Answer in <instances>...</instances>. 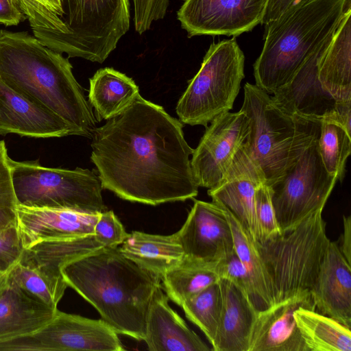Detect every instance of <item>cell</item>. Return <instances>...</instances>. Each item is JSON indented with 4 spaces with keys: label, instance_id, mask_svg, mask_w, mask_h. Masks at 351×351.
<instances>
[{
    "label": "cell",
    "instance_id": "603a6c76",
    "mask_svg": "<svg viewBox=\"0 0 351 351\" xmlns=\"http://www.w3.org/2000/svg\"><path fill=\"white\" fill-rule=\"evenodd\" d=\"M219 284L222 308L212 350L249 351L258 310L244 289L226 279H219Z\"/></svg>",
    "mask_w": 351,
    "mask_h": 351
},
{
    "label": "cell",
    "instance_id": "8992f818",
    "mask_svg": "<svg viewBox=\"0 0 351 351\" xmlns=\"http://www.w3.org/2000/svg\"><path fill=\"white\" fill-rule=\"evenodd\" d=\"M322 214L316 212L290 232L258 244L273 304L312 289L330 241Z\"/></svg>",
    "mask_w": 351,
    "mask_h": 351
},
{
    "label": "cell",
    "instance_id": "9c48e42d",
    "mask_svg": "<svg viewBox=\"0 0 351 351\" xmlns=\"http://www.w3.org/2000/svg\"><path fill=\"white\" fill-rule=\"evenodd\" d=\"M66 33L55 51L103 63L130 29V0H59Z\"/></svg>",
    "mask_w": 351,
    "mask_h": 351
},
{
    "label": "cell",
    "instance_id": "8fae6325",
    "mask_svg": "<svg viewBox=\"0 0 351 351\" xmlns=\"http://www.w3.org/2000/svg\"><path fill=\"white\" fill-rule=\"evenodd\" d=\"M118 334L105 322L57 309L53 317L28 335L0 342V351H122Z\"/></svg>",
    "mask_w": 351,
    "mask_h": 351
},
{
    "label": "cell",
    "instance_id": "4316f807",
    "mask_svg": "<svg viewBox=\"0 0 351 351\" xmlns=\"http://www.w3.org/2000/svg\"><path fill=\"white\" fill-rule=\"evenodd\" d=\"M138 94L135 82L113 68L101 69L89 80L88 102L95 108L98 121L119 114Z\"/></svg>",
    "mask_w": 351,
    "mask_h": 351
},
{
    "label": "cell",
    "instance_id": "1f68e13d",
    "mask_svg": "<svg viewBox=\"0 0 351 351\" xmlns=\"http://www.w3.org/2000/svg\"><path fill=\"white\" fill-rule=\"evenodd\" d=\"M318 152L326 171L342 182L351 153V138L343 126L332 120L321 121Z\"/></svg>",
    "mask_w": 351,
    "mask_h": 351
},
{
    "label": "cell",
    "instance_id": "4fadbf2b",
    "mask_svg": "<svg viewBox=\"0 0 351 351\" xmlns=\"http://www.w3.org/2000/svg\"><path fill=\"white\" fill-rule=\"evenodd\" d=\"M193 149L191 166L198 186L211 189L221 180L249 133V120L241 111L214 119Z\"/></svg>",
    "mask_w": 351,
    "mask_h": 351
},
{
    "label": "cell",
    "instance_id": "d4e9b609",
    "mask_svg": "<svg viewBox=\"0 0 351 351\" xmlns=\"http://www.w3.org/2000/svg\"><path fill=\"white\" fill-rule=\"evenodd\" d=\"M351 7L317 62L323 88L337 101H351Z\"/></svg>",
    "mask_w": 351,
    "mask_h": 351
},
{
    "label": "cell",
    "instance_id": "277c9868",
    "mask_svg": "<svg viewBox=\"0 0 351 351\" xmlns=\"http://www.w3.org/2000/svg\"><path fill=\"white\" fill-rule=\"evenodd\" d=\"M350 0H298L266 24L263 47L255 61L256 86L273 94L339 26Z\"/></svg>",
    "mask_w": 351,
    "mask_h": 351
},
{
    "label": "cell",
    "instance_id": "d590c367",
    "mask_svg": "<svg viewBox=\"0 0 351 351\" xmlns=\"http://www.w3.org/2000/svg\"><path fill=\"white\" fill-rule=\"evenodd\" d=\"M258 244H262L281 234L273 208L269 187L263 183L254 193Z\"/></svg>",
    "mask_w": 351,
    "mask_h": 351
},
{
    "label": "cell",
    "instance_id": "f6af8a7d",
    "mask_svg": "<svg viewBox=\"0 0 351 351\" xmlns=\"http://www.w3.org/2000/svg\"></svg>",
    "mask_w": 351,
    "mask_h": 351
},
{
    "label": "cell",
    "instance_id": "7402d4cb",
    "mask_svg": "<svg viewBox=\"0 0 351 351\" xmlns=\"http://www.w3.org/2000/svg\"><path fill=\"white\" fill-rule=\"evenodd\" d=\"M143 341L150 351L212 350L170 307L161 286L151 301Z\"/></svg>",
    "mask_w": 351,
    "mask_h": 351
},
{
    "label": "cell",
    "instance_id": "3957f363",
    "mask_svg": "<svg viewBox=\"0 0 351 351\" xmlns=\"http://www.w3.org/2000/svg\"><path fill=\"white\" fill-rule=\"evenodd\" d=\"M68 287L99 312L117 334L144 340L146 320L161 279L125 256L117 247H101L61 269Z\"/></svg>",
    "mask_w": 351,
    "mask_h": 351
},
{
    "label": "cell",
    "instance_id": "ffe728a7",
    "mask_svg": "<svg viewBox=\"0 0 351 351\" xmlns=\"http://www.w3.org/2000/svg\"><path fill=\"white\" fill-rule=\"evenodd\" d=\"M9 133L34 138L75 135L61 117L20 95L0 80V134Z\"/></svg>",
    "mask_w": 351,
    "mask_h": 351
},
{
    "label": "cell",
    "instance_id": "484cf974",
    "mask_svg": "<svg viewBox=\"0 0 351 351\" xmlns=\"http://www.w3.org/2000/svg\"><path fill=\"white\" fill-rule=\"evenodd\" d=\"M119 249L125 256L160 279L185 257L176 233L159 235L134 231Z\"/></svg>",
    "mask_w": 351,
    "mask_h": 351
},
{
    "label": "cell",
    "instance_id": "30bf717a",
    "mask_svg": "<svg viewBox=\"0 0 351 351\" xmlns=\"http://www.w3.org/2000/svg\"><path fill=\"white\" fill-rule=\"evenodd\" d=\"M319 136L280 178L267 186L281 234L322 211L337 180L322 163L317 144Z\"/></svg>",
    "mask_w": 351,
    "mask_h": 351
},
{
    "label": "cell",
    "instance_id": "6da1fadb",
    "mask_svg": "<svg viewBox=\"0 0 351 351\" xmlns=\"http://www.w3.org/2000/svg\"><path fill=\"white\" fill-rule=\"evenodd\" d=\"M180 121L138 94L92 134L90 160L103 189L130 202L156 206L198 194Z\"/></svg>",
    "mask_w": 351,
    "mask_h": 351
},
{
    "label": "cell",
    "instance_id": "44dd1931",
    "mask_svg": "<svg viewBox=\"0 0 351 351\" xmlns=\"http://www.w3.org/2000/svg\"><path fill=\"white\" fill-rule=\"evenodd\" d=\"M57 309L31 296L5 273L0 280V342L40 330Z\"/></svg>",
    "mask_w": 351,
    "mask_h": 351
},
{
    "label": "cell",
    "instance_id": "e575fe53",
    "mask_svg": "<svg viewBox=\"0 0 351 351\" xmlns=\"http://www.w3.org/2000/svg\"><path fill=\"white\" fill-rule=\"evenodd\" d=\"M4 141H0V230L16 226L18 206Z\"/></svg>",
    "mask_w": 351,
    "mask_h": 351
},
{
    "label": "cell",
    "instance_id": "60d3db41",
    "mask_svg": "<svg viewBox=\"0 0 351 351\" xmlns=\"http://www.w3.org/2000/svg\"><path fill=\"white\" fill-rule=\"evenodd\" d=\"M25 19L14 0H0V24L16 25Z\"/></svg>",
    "mask_w": 351,
    "mask_h": 351
},
{
    "label": "cell",
    "instance_id": "7c38bea8",
    "mask_svg": "<svg viewBox=\"0 0 351 351\" xmlns=\"http://www.w3.org/2000/svg\"><path fill=\"white\" fill-rule=\"evenodd\" d=\"M268 0H185L177 13L189 37L237 36L261 23Z\"/></svg>",
    "mask_w": 351,
    "mask_h": 351
},
{
    "label": "cell",
    "instance_id": "4dcf8cb0",
    "mask_svg": "<svg viewBox=\"0 0 351 351\" xmlns=\"http://www.w3.org/2000/svg\"><path fill=\"white\" fill-rule=\"evenodd\" d=\"M27 19L34 36L55 51L66 30L59 0H14Z\"/></svg>",
    "mask_w": 351,
    "mask_h": 351
},
{
    "label": "cell",
    "instance_id": "7a4b0ae2",
    "mask_svg": "<svg viewBox=\"0 0 351 351\" xmlns=\"http://www.w3.org/2000/svg\"><path fill=\"white\" fill-rule=\"evenodd\" d=\"M68 58L25 32L0 29V80L61 117L75 135L92 137L96 118Z\"/></svg>",
    "mask_w": 351,
    "mask_h": 351
},
{
    "label": "cell",
    "instance_id": "5b68a950",
    "mask_svg": "<svg viewBox=\"0 0 351 351\" xmlns=\"http://www.w3.org/2000/svg\"><path fill=\"white\" fill-rule=\"evenodd\" d=\"M243 89L240 111L249 120V133L244 146L262 170L265 184L269 186L319 135L321 121L285 113L269 94L256 85L247 82Z\"/></svg>",
    "mask_w": 351,
    "mask_h": 351
},
{
    "label": "cell",
    "instance_id": "83f0119b",
    "mask_svg": "<svg viewBox=\"0 0 351 351\" xmlns=\"http://www.w3.org/2000/svg\"><path fill=\"white\" fill-rule=\"evenodd\" d=\"M219 207L224 212L229 223L234 250L248 274L252 289V302L258 311L265 310L273 305V294L258 245L230 211Z\"/></svg>",
    "mask_w": 351,
    "mask_h": 351
},
{
    "label": "cell",
    "instance_id": "e0dca14e",
    "mask_svg": "<svg viewBox=\"0 0 351 351\" xmlns=\"http://www.w3.org/2000/svg\"><path fill=\"white\" fill-rule=\"evenodd\" d=\"M300 307L315 310L310 291L258 311L249 351H307L294 318Z\"/></svg>",
    "mask_w": 351,
    "mask_h": 351
},
{
    "label": "cell",
    "instance_id": "f35d334b",
    "mask_svg": "<svg viewBox=\"0 0 351 351\" xmlns=\"http://www.w3.org/2000/svg\"><path fill=\"white\" fill-rule=\"evenodd\" d=\"M134 25L136 32L142 34L150 29L152 23L162 19L167 12L169 0H132Z\"/></svg>",
    "mask_w": 351,
    "mask_h": 351
},
{
    "label": "cell",
    "instance_id": "b9f144b4",
    "mask_svg": "<svg viewBox=\"0 0 351 351\" xmlns=\"http://www.w3.org/2000/svg\"><path fill=\"white\" fill-rule=\"evenodd\" d=\"M298 0H268L261 24H267L278 17Z\"/></svg>",
    "mask_w": 351,
    "mask_h": 351
},
{
    "label": "cell",
    "instance_id": "836d02e7",
    "mask_svg": "<svg viewBox=\"0 0 351 351\" xmlns=\"http://www.w3.org/2000/svg\"><path fill=\"white\" fill-rule=\"evenodd\" d=\"M9 277L26 293L53 308L62 296L39 271L16 261L7 271Z\"/></svg>",
    "mask_w": 351,
    "mask_h": 351
},
{
    "label": "cell",
    "instance_id": "ac0fdd59",
    "mask_svg": "<svg viewBox=\"0 0 351 351\" xmlns=\"http://www.w3.org/2000/svg\"><path fill=\"white\" fill-rule=\"evenodd\" d=\"M99 214L70 209L31 208L18 205L16 228L24 248L49 239L94 235Z\"/></svg>",
    "mask_w": 351,
    "mask_h": 351
},
{
    "label": "cell",
    "instance_id": "8d00e7d4",
    "mask_svg": "<svg viewBox=\"0 0 351 351\" xmlns=\"http://www.w3.org/2000/svg\"><path fill=\"white\" fill-rule=\"evenodd\" d=\"M209 267L219 279L228 280L244 289L252 301V289L250 278L234 250Z\"/></svg>",
    "mask_w": 351,
    "mask_h": 351
},
{
    "label": "cell",
    "instance_id": "f1b7e54d",
    "mask_svg": "<svg viewBox=\"0 0 351 351\" xmlns=\"http://www.w3.org/2000/svg\"><path fill=\"white\" fill-rule=\"evenodd\" d=\"M294 318L307 351H351L350 328L335 319L304 307Z\"/></svg>",
    "mask_w": 351,
    "mask_h": 351
},
{
    "label": "cell",
    "instance_id": "f546056e",
    "mask_svg": "<svg viewBox=\"0 0 351 351\" xmlns=\"http://www.w3.org/2000/svg\"><path fill=\"white\" fill-rule=\"evenodd\" d=\"M168 298L179 306L213 284L219 278L207 265L184 260L161 278Z\"/></svg>",
    "mask_w": 351,
    "mask_h": 351
},
{
    "label": "cell",
    "instance_id": "cb8c5ba5",
    "mask_svg": "<svg viewBox=\"0 0 351 351\" xmlns=\"http://www.w3.org/2000/svg\"><path fill=\"white\" fill-rule=\"evenodd\" d=\"M101 247L93 235L44 240L24 248L18 261L39 271L63 296L68 285L61 273L62 267Z\"/></svg>",
    "mask_w": 351,
    "mask_h": 351
},
{
    "label": "cell",
    "instance_id": "d6986e66",
    "mask_svg": "<svg viewBox=\"0 0 351 351\" xmlns=\"http://www.w3.org/2000/svg\"><path fill=\"white\" fill-rule=\"evenodd\" d=\"M319 313L351 328V264L336 241H330L310 291Z\"/></svg>",
    "mask_w": 351,
    "mask_h": 351
},
{
    "label": "cell",
    "instance_id": "74e56055",
    "mask_svg": "<svg viewBox=\"0 0 351 351\" xmlns=\"http://www.w3.org/2000/svg\"><path fill=\"white\" fill-rule=\"evenodd\" d=\"M123 226L112 210L99 213L94 226V237L103 247H117L128 237Z\"/></svg>",
    "mask_w": 351,
    "mask_h": 351
},
{
    "label": "cell",
    "instance_id": "ee69618b",
    "mask_svg": "<svg viewBox=\"0 0 351 351\" xmlns=\"http://www.w3.org/2000/svg\"><path fill=\"white\" fill-rule=\"evenodd\" d=\"M4 274H5V273H3V274H0V280H1V279L2 278L3 276L4 275Z\"/></svg>",
    "mask_w": 351,
    "mask_h": 351
},
{
    "label": "cell",
    "instance_id": "5bb4252c",
    "mask_svg": "<svg viewBox=\"0 0 351 351\" xmlns=\"http://www.w3.org/2000/svg\"><path fill=\"white\" fill-rule=\"evenodd\" d=\"M176 233L185 258L208 266L234 250L227 218L213 202L195 199L184 223Z\"/></svg>",
    "mask_w": 351,
    "mask_h": 351
},
{
    "label": "cell",
    "instance_id": "7bdbcfd3",
    "mask_svg": "<svg viewBox=\"0 0 351 351\" xmlns=\"http://www.w3.org/2000/svg\"><path fill=\"white\" fill-rule=\"evenodd\" d=\"M343 232L341 237L339 249L346 261L351 264V217L343 216Z\"/></svg>",
    "mask_w": 351,
    "mask_h": 351
},
{
    "label": "cell",
    "instance_id": "ba28073f",
    "mask_svg": "<svg viewBox=\"0 0 351 351\" xmlns=\"http://www.w3.org/2000/svg\"><path fill=\"white\" fill-rule=\"evenodd\" d=\"M245 56L234 38L212 43L176 106L180 121L206 128L232 109L244 75Z\"/></svg>",
    "mask_w": 351,
    "mask_h": 351
},
{
    "label": "cell",
    "instance_id": "ab89813d",
    "mask_svg": "<svg viewBox=\"0 0 351 351\" xmlns=\"http://www.w3.org/2000/svg\"><path fill=\"white\" fill-rule=\"evenodd\" d=\"M23 249L16 226L0 230V274L10 269L19 259Z\"/></svg>",
    "mask_w": 351,
    "mask_h": 351
},
{
    "label": "cell",
    "instance_id": "d6a6232c",
    "mask_svg": "<svg viewBox=\"0 0 351 351\" xmlns=\"http://www.w3.org/2000/svg\"><path fill=\"white\" fill-rule=\"evenodd\" d=\"M180 306L186 317L199 328L213 347L222 308L219 281L189 298Z\"/></svg>",
    "mask_w": 351,
    "mask_h": 351
},
{
    "label": "cell",
    "instance_id": "52a82bcc",
    "mask_svg": "<svg viewBox=\"0 0 351 351\" xmlns=\"http://www.w3.org/2000/svg\"><path fill=\"white\" fill-rule=\"evenodd\" d=\"M9 163L18 205L70 209L89 214L106 210L98 174L88 169L46 167L38 161Z\"/></svg>",
    "mask_w": 351,
    "mask_h": 351
},
{
    "label": "cell",
    "instance_id": "2e32d148",
    "mask_svg": "<svg viewBox=\"0 0 351 351\" xmlns=\"http://www.w3.org/2000/svg\"><path fill=\"white\" fill-rule=\"evenodd\" d=\"M265 182L262 170L250 157L243 143L219 182L208 190L212 202L230 211L257 245L254 193Z\"/></svg>",
    "mask_w": 351,
    "mask_h": 351
},
{
    "label": "cell",
    "instance_id": "9a60e30c",
    "mask_svg": "<svg viewBox=\"0 0 351 351\" xmlns=\"http://www.w3.org/2000/svg\"><path fill=\"white\" fill-rule=\"evenodd\" d=\"M334 33L304 61L289 82L273 93L274 103L285 113L292 117L335 121L337 101L323 88L317 70L318 60Z\"/></svg>",
    "mask_w": 351,
    "mask_h": 351
}]
</instances>
